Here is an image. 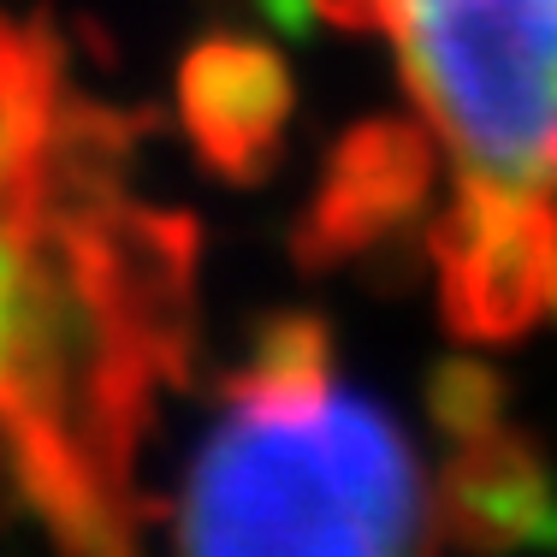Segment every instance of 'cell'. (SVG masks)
Returning a JSON list of instances; mask_svg holds the SVG:
<instances>
[{
  "label": "cell",
  "mask_w": 557,
  "mask_h": 557,
  "mask_svg": "<svg viewBox=\"0 0 557 557\" xmlns=\"http://www.w3.org/2000/svg\"><path fill=\"white\" fill-rule=\"evenodd\" d=\"M428 190V143L409 125H368L344 143L338 166L326 172V190L309 220V249H362L397 225Z\"/></svg>",
  "instance_id": "obj_7"
},
{
  "label": "cell",
  "mask_w": 557,
  "mask_h": 557,
  "mask_svg": "<svg viewBox=\"0 0 557 557\" xmlns=\"http://www.w3.org/2000/svg\"><path fill=\"white\" fill-rule=\"evenodd\" d=\"M445 528L462 546H528L552 528V486L540 450L510 428L457 445L445 469Z\"/></svg>",
  "instance_id": "obj_6"
},
{
  "label": "cell",
  "mask_w": 557,
  "mask_h": 557,
  "mask_svg": "<svg viewBox=\"0 0 557 557\" xmlns=\"http://www.w3.org/2000/svg\"><path fill=\"white\" fill-rule=\"evenodd\" d=\"M178 557H421L428 481L404 428L333 380L314 314L261 326L172 510Z\"/></svg>",
  "instance_id": "obj_2"
},
{
  "label": "cell",
  "mask_w": 557,
  "mask_h": 557,
  "mask_svg": "<svg viewBox=\"0 0 557 557\" xmlns=\"http://www.w3.org/2000/svg\"><path fill=\"white\" fill-rule=\"evenodd\" d=\"M178 101L196 149L220 172L249 178V172H261L290 119V77L268 48L220 36L184 60Z\"/></svg>",
  "instance_id": "obj_5"
},
{
  "label": "cell",
  "mask_w": 557,
  "mask_h": 557,
  "mask_svg": "<svg viewBox=\"0 0 557 557\" xmlns=\"http://www.w3.org/2000/svg\"><path fill=\"white\" fill-rule=\"evenodd\" d=\"M498 374L481 362H445L440 380H433V409H440L445 433L457 445L481 440V433L504 428V404H498Z\"/></svg>",
  "instance_id": "obj_8"
},
{
  "label": "cell",
  "mask_w": 557,
  "mask_h": 557,
  "mask_svg": "<svg viewBox=\"0 0 557 557\" xmlns=\"http://www.w3.org/2000/svg\"><path fill=\"white\" fill-rule=\"evenodd\" d=\"M190 350V225L119 184V131L0 12V474L77 557H137L131 457Z\"/></svg>",
  "instance_id": "obj_1"
},
{
  "label": "cell",
  "mask_w": 557,
  "mask_h": 557,
  "mask_svg": "<svg viewBox=\"0 0 557 557\" xmlns=\"http://www.w3.org/2000/svg\"><path fill=\"white\" fill-rule=\"evenodd\" d=\"M386 30L462 184L557 208V0H321Z\"/></svg>",
  "instance_id": "obj_3"
},
{
  "label": "cell",
  "mask_w": 557,
  "mask_h": 557,
  "mask_svg": "<svg viewBox=\"0 0 557 557\" xmlns=\"http://www.w3.org/2000/svg\"><path fill=\"white\" fill-rule=\"evenodd\" d=\"M445 314L469 338H510L557 309V208L462 184L433 232Z\"/></svg>",
  "instance_id": "obj_4"
}]
</instances>
